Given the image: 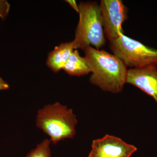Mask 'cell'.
Wrapping results in <instances>:
<instances>
[{
  "label": "cell",
  "mask_w": 157,
  "mask_h": 157,
  "mask_svg": "<svg viewBox=\"0 0 157 157\" xmlns=\"http://www.w3.org/2000/svg\"><path fill=\"white\" fill-rule=\"evenodd\" d=\"M63 70L70 76H84L91 73L85 57L79 55L78 50L71 54Z\"/></svg>",
  "instance_id": "obj_9"
},
{
  "label": "cell",
  "mask_w": 157,
  "mask_h": 157,
  "mask_svg": "<svg viewBox=\"0 0 157 157\" xmlns=\"http://www.w3.org/2000/svg\"><path fill=\"white\" fill-rule=\"evenodd\" d=\"M137 150L121 138L107 135L93 140L89 157H131Z\"/></svg>",
  "instance_id": "obj_6"
},
{
  "label": "cell",
  "mask_w": 157,
  "mask_h": 157,
  "mask_svg": "<svg viewBox=\"0 0 157 157\" xmlns=\"http://www.w3.org/2000/svg\"><path fill=\"white\" fill-rule=\"evenodd\" d=\"M104 36L109 41L123 34L122 25L128 9L121 0H102L99 4Z\"/></svg>",
  "instance_id": "obj_5"
},
{
  "label": "cell",
  "mask_w": 157,
  "mask_h": 157,
  "mask_svg": "<svg viewBox=\"0 0 157 157\" xmlns=\"http://www.w3.org/2000/svg\"><path fill=\"white\" fill-rule=\"evenodd\" d=\"M10 4L6 0H0V18L5 20L9 14L10 9Z\"/></svg>",
  "instance_id": "obj_11"
},
{
  "label": "cell",
  "mask_w": 157,
  "mask_h": 157,
  "mask_svg": "<svg viewBox=\"0 0 157 157\" xmlns=\"http://www.w3.org/2000/svg\"><path fill=\"white\" fill-rule=\"evenodd\" d=\"M9 84L0 76V90H9Z\"/></svg>",
  "instance_id": "obj_12"
},
{
  "label": "cell",
  "mask_w": 157,
  "mask_h": 157,
  "mask_svg": "<svg viewBox=\"0 0 157 157\" xmlns=\"http://www.w3.org/2000/svg\"><path fill=\"white\" fill-rule=\"evenodd\" d=\"M78 6L79 21L73 41L75 49L84 50L92 45L99 50L106 43L99 5L96 2H81Z\"/></svg>",
  "instance_id": "obj_3"
},
{
  "label": "cell",
  "mask_w": 157,
  "mask_h": 157,
  "mask_svg": "<svg viewBox=\"0 0 157 157\" xmlns=\"http://www.w3.org/2000/svg\"><path fill=\"white\" fill-rule=\"evenodd\" d=\"M74 50L73 41L61 43L48 54L46 65L53 72L57 73L63 69Z\"/></svg>",
  "instance_id": "obj_8"
},
{
  "label": "cell",
  "mask_w": 157,
  "mask_h": 157,
  "mask_svg": "<svg viewBox=\"0 0 157 157\" xmlns=\"http://www.w3.org/2000/svg\"><path fill=\"white\" fill-rule=\"evenodd\" d=\"M66 2H67V3H68V4H69V5H70L73 9H74L76 12L78 13V11H79L78 6H77L76 1H74V0H67V1H66Z\"/></svg>",
  "instance_id": "obj_13"
},
{
  "label": "cell",
  "mask_w": 157,
  "mask_h": 157,
  "mask_svg": "<svg viewBox=\"0 0 157 157\" xmlns=\"http://www.w3.org/2000/svg\"><path fill=\"white\" fill-rule=\"evenodd\" d=\"M50 140L45 139L37 145L36 148L30 152L25 157H51Z\"/></svg>",
  "instance_id": "obj_10"
},
{
  "label": "cell",
  "mask_w": 157,
  "mask_h": 157,
  "mask_svg": "<svg viewBox=\"0 0 157 157\" xmlns=\"http://www.w3.org/2000/svg\"><path fill=\"white\" fill-rule=\"evenodd\" d=\"M109 42V48L113 55L127 67L132 69L157 66V49L146 46L124 34Z\"/></svg>",
  "instance_id": "obj_4"
},
{
  "label": "cell",
  "mask_w": 157,
  "mask_h": 157,
  "mask_svg": "<svg viewBox=\"0 0 157 157\" xmlns=\"http://www.w3.org/2000/svg\"><path fill=\"white\" fill-rule=\"evenodd\" d=\"M84 57L91 76L90 82L104 91L121 92L126 83L127 66L120 59L104 50L89 46L85 49Z\"/></svg>",
  "instance_id": "obj_1"
},
{
  "label": "cell",
  "mask_w": 157,
  "mask_h": 157,
  "mask_svg": "<svg viewBox=\"0 0 157 157\" xmlns=\"http://www.w3.org/2000/svg\"><path fill=\"white\" fill-rule=\"evenodd\" d=\"M36 117L37 126L49 136L54 144L73 138L76 134V116L72 109L58 102L39 109Z\"/></svg>",
  "instance_id": "obj_2"
},
{
  "label": "cell",
  "mask_w": 157,
  "mask_h": 157,
  "mask_svg": "<svg viewBox=\"0 0 157 157\" xmlns=\"http://www.w3.org/2000/svg\"><path fill=\"white\" fill-rule=\"evenodd\" d=\"M126 83L152 97L157 104V66H147L128 70Z\"/></svg>",
  "instance_id": "obj_7"
}]
</instances>
